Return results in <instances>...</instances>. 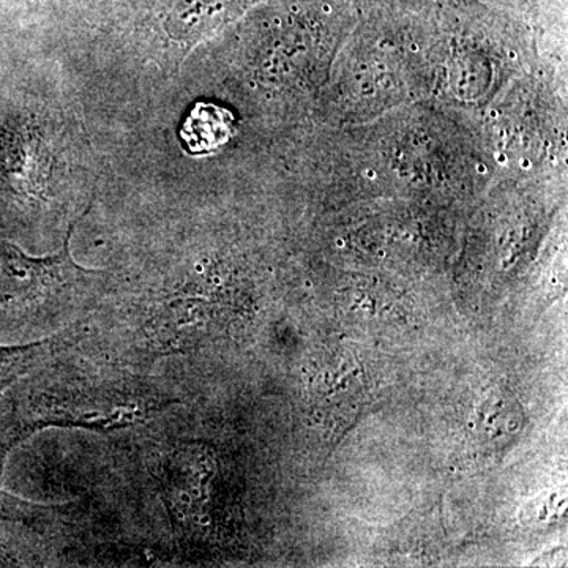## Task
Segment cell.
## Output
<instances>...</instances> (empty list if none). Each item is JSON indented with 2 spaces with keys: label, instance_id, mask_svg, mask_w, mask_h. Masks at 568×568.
Here are the masks:
<instances>
[{
  "label": "cell",
  "instance_id": "obj_1",
  "mask_svg": "<svg viewBox=\"0 0 568 568\" xmlns=\"http://www.w3.org/2000/svg\"><path fill=\"white\" fill-rule=\"evenodd\" d=\"M65 351L22 377L20 387L11 392L0 416V465L11 448L33 433L59 426L118 432L181 403L156 386L155 379L132 372L65 365Z\"/></svg>",
  "mask_w": 568,
  "mask_h": 568
},
{
  "label": "cell",
  "instance_id": "obj_2",
  "mask_svg": "<svg viewBox=\"0 0 568 568\" xmlns=\"http://www.w3.org/2000/svg\"><path fill=\"white\" fill-rule=\"evenodd\" d=\"M73 231L74 223L62 248L47 257L0 241V339L58 334L97 301L106 274L73 260Z\"/></svg>",
  "mask_w": 568,
  "mask_h": 568
},
{
  "label": "cell",
  "instance_id": "obj_3",
  "mask_svg": "<svg viewBox=\"0 0 568 568\" xmlns=\"http://www.w3.org/2000/svg\"><path fill=\"white\" fill-rule=\"evenodd\" d=\"M257 2L261 0H174L164 13L162 29L183 58Z\"/></svg>",
  "mask_w": 568,
  "mask_h": 568
},
{
  "label": "cell",
  "instance_id": "obj_4",
  "mask_svg": "<svg viewBox=\"0 0 568 568\" xmlns=\"http://www.w3.org/2000/svg\"><path fill=\"white\" fill-rule=\"evenodd\" d=\"M78 324L21 346H0V398L18 383L62 351L77 345Z\"/></svg>",
  "mask_w": 568,
  "mask_h": 568
},
{
  "label": "cell",
  "instance_id": "obj_5",
  "mask_svg": "<svg viewBox=\"0 0 568 568\" xmlns=\"http://www.w3.org/2000/svg\"><path fill=\"white\" fill-rule=\"evenodd\" d=\"M230 123L231 115L222 108L200 103L183 123L182 141L192 153L212 151L226 141Z\"/></svg>",
  "mask_w": 568,
  "mask_h": 568
},
{
  "label": "cell",
  "instance_id": "obj_6",
  "mask_svg": "<svg viewBox=\"0 0 568 568\" xmlns=\"http://www.w3.org/2000/svg\"><path fill=\"white\" fill-rule=\"evenodd\" d=\"M63 510H65L63 507H47L29 503L0 489V523H21L31 528H39L41 525L51 523Z\"/></svg>",
  "mask_w": 568,
  "mask_h": 568
}]
</instances>
